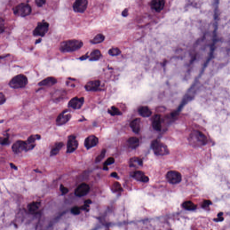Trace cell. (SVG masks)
Listing matches in <instances>:
<instances>
[{"label":"cell","mask_w":230,"mask_h":230,"mask_svg":"<svg viewBox=\"0 0 230 230\" xmlns=\"http://www.w3.org/2000/svg\"><path fill=\"white\" fill-rule=\"evenodd\" d=\"M98 143L99 138L94 135H91L85 138L84 145L87 150H89L97 145Z\"/></svg>","instance_id":"cell-14"},{"label":"cell","mask_w":230,"mask_h":230,"mask_svg":"<svg viewBox=\"0 0 230 230\" xmlns=\"http://www.w3.org/2000/svg\"><path fill=\"white\" fill-rule=\"evenodd\" d=\"M13 13L20 17L28 16L31 12V6L27 3H22L16 5L13 9Z\"/></svg>","instance_id":"cell-5"},{"label":"cell","mask_w":230,"mask_h":230,"mask_svg":"<svg viewBox=\"0 0 230 230\" xmlns=\"http://www.w3.org/2000/svg\"><path fill=\"white\" fill-rule=\"evenodd\" d=\"M34 171H35V172H38V173H42V172L40 171L38 169L34 170Z\"/></svg>","instance_id":"cell-48"},{"label":"cell","mask_w":230,"mask_h":230,"mask_svg":"<svg viewBox=\"0 0 230 230\" xmlns=\"http://www.w3.org/2000/svg\"><path fill=\"white\" fill-rule=\"evenodd\" d=\"M57 82V80L54 77H48L42 80L38 83V85L41 86H51Z\"/></svg>","instance_id":"cell-20"},{"label":"cell","mask_w":230,"mask_h":230,"mask_svg":"<svg viewBox=\"0 0 230 230\" xmlns=\"http://www.w3.org/2000/svg\"><path fill=\"white\" fill-rule=\"evenodd\" d=\"M60 190L62 193V195H64L66 194L69 191L68 188L65 187L63 184H61L60 185Z\"/></svg>","instance_id":"cell-37"},{"label":"cell","mask_w":230,"mask_h":230,"mask_svg":"<svg viewBox=\"0 0 230 230\" xmlns=\"http://www.w3.org/2000/svg\"><path fill=\"white\" fill-rule=\"evenodd\" d=\"M90 187L87 183L82 182L78 185L75 190V195L79 197L84 196L90 192Z\"/></svg>","instance_id":"cell-11"},{"label":"cell","mask_w":230,"mask_h":230,"mask_svg":"<svg viewBox=\"0 0 230 230\" xmlns=\"http://www.w3.org/2000/svg\"><path fill=\"white\" fill-rule=\"evenodd\" d=\"M83 45V43L80 40H68L61 42L59 50L63 53L74 52L81 49Z\"/></svg>","instance_id":"cell-1"},{"label":"cell","mask_w":230,"mask_h":230,"mask_svg":"<svg viewBox=\"0 0 230 230\" xmlns=\"http://www.w3.org/2000/svg\"><path fill=\"white\" fill-rule=\"evenodd\" d=\"M189 141L193 146L199 147L206 144L208 140L206 136L201 131L194 130L190 134Z\"/></svg>","instance_id":"cell-2"},{"label":"cell","mask_w":230,"mask_h":230,"mask_svg":"<svg viewBox=\"0 0 230 230\" xmlns=\"http://www.w3.org/2000/svg\"><path fill=\"white\" fill-rule=\"evenodd\" d=\"M209 203H211V202L209 201H208V200L205 201V202H204L203 204V207H206L208 206V205H209Z\"/></svg>","instance_id":"cell-46"},{"label":"cell","mask_w":230,"mask_h":230,"mask_svg":"<svg viewBox=\"0 0 230 230\" xmlns=\"http://www.w3.org/2000/svg\"><path fill=\"white\" fill-rule=\"evenodd\" d=\"M4 20L2 18L1 19V24H0V31L1 33H2L4 31Z\"/></svg>","instance_id":"cell-41"},{"label":"cell","mask_w":230,"mask_h":230,"mask_svg":"<svg viewBox=\"0 0 230 230\" xmlns=\"http://www.w3.org/2000/svg\"><path fill=\"white\" fill-rule=\"evenodd\" d=\"M84 203H86V204L90 205L92 203V200H91L90 199H86V200H85V201H84Z\"/></svg>","instance_id":"cell-47"},{"label":"cell","mask_w":230,"mask_h":230,"mask_svg":"<svg viewBox=\"0 0 230 230\" xmlns=\"http://www.w3.org/2000/svg\"><path fill=\"white\" fill-rule=\"evenodd\" d=\"M27 149L28 144L27 142L23 140H17L12 146V150L16 154L20 153L23 151L27 152Z\"/></svg>","instance_id":"cell-9"},{"label":"cell","mask_w":230,"mask_h":230,"mask_svg":"<svg viewBox=\"0 0 230 230\" xmlns=\"http://www.w3.org/2000/svg\"><path fill=\"white\" fill-rule=\"evenodd\" d=\"M80 209L81 210H83L86 212H89L90 209V205L86 203H84V205H83L81 206L80 207Z\"/></svg>","instance_id":"cell-39"},{"label":"cell","mask_w":230,"mask_h":230,"mask_svg":"<svg viewBox=\"0 0 230 230\" xmlns=\"http://www.w3.org/2000/svg\"><path fill=\"white\" fill-rule=\"evenodd\" d=\"M36 5L38 7H42L46 2V0H35Z\"/></svg>","instance_id":"cell-38"},{"label":"cell","mask_w":230,"mask_h":230,"mask_svg":"<svg viewBox=\"0 0 230 230\" xmlns=\"http://www.w3.org/2000/svg\"><path fill=\"white\" fill-rule=\"evenodd\" d=\"M152 125L155 130L160 131L161 130V116L159 114H155L152 119Z\"/></svg>","instance_id":"cell-19"},{"label":"cell","mask_w":230,"mask_h":230,"mask_svg":"<svg viewBox=\"0 0 230 230\" xmlns=\"http://www.w3.org/2000/svg\"><path fill=\"white\" fill-rule=\"evenodd\" d=\"M67 111H68V110H65L58 116L56 120L57 125H63L70 120L72 117V115L70 114H66Z\"/></svg>","instance_id":"cell-12"},{"label":"cell","mask_w":230,"mask_h":230,"mask_svg":"<svg viewBox=\"0 0 230 230\" xmlns=\"http://www.w3.org/2000/svg\"><path fill=\"white\" fill-rule=\"evenodd\" d=\"M131 176L132 178H134L137 181H141V182L146 183L148 182L149 181V178L146 175L144 172L142 171H135L131 173Z\"/></svg>","instance_id":"cell-15"},{"label":"cell","mask_w":230,"mask_h":230,"mask_svg":"<svg viewBox=\"0 0 230 230\" xmlns=\"http://www.w3.org/2000/svg\"><path fill=\"white\" fill-rule=\"evenodd\" d=\"M108 53L110 55L117 56L121 53V51L118 48H112L109 50Z\"/></svg>","instance_id":"cell-33"},{"label":"cell","mask_w":230,"mask_h":230,"mask_svg":"<svg viewBox=\"0 0 230 230\" xmlns=\"http://www.w3.org/2000/svg\"><path fill=\"white\" fill-rule=\"evenodd\" d=\"M122 16L124 17H126L128 15V10L127 9H125L122 12Z\"/></svg>","instance_id":"cell-43"},{"label":"cell","mask_w":230,"mask_h":230,"mask_svg":"<svg viewBox=\"0 0 230 230\" xmlns=\"http://www.w3.org/2000/svg\"><path fill=\"white\" fill-rule=\"evenodd\" d=\"M167 180L171 184H175L179 183L181 180V175L179 172L175 170H170L166 174Z\"/></svg>","instance_id":"cell-7"},{"label":"cell","mask_w":230,"mask_h":230,"mask_svg":"<svg viewBox=\"0 0 230 230\" xmlns=\"http://www.w3.org/2000/svg\"><path fill=\"white\" fill-rule=\"evenodd\" d=\"M151 8L157 12L161 11L165 5L164 0H152L150 3Z\"/></svg>","instance_id":"cell-17"},{"label":"cell","mask_w":230,"mask_h":230,"mask_svg":"<svg viewBox=\"0 0 230 230\" xmlns=\"http://www.w3.org/2000/svg\"><path fill=\"white\" fill-rule=\"evenodd\" d=\"M140 122H141V119L139 118H137L133 119L129 124V125L132 128L133 132L136 134H138L140 132Z\"/></svg>","instance_id":"cell-21"},{"label":"cell","mask_w":230,"mask_h":230,"mask_svg":"<svg viewBox=\"0 0 230 230\" xmlns=\"http://www.w3.org/2000/svg\"><path fill=\"white\" fill-rule=\"evenodd\" d=\"M84 102V98L83 97L79 98L75 97L70 100L68 102V106L69 108L73 109H79L81 108Z\"/></svg>","instance_id":"cell-13"},{"label":"cell","mask_w":230,"mask_h":230,"mask_svg":"<svg viewBox=\"0 0 230 230\" xmlns=\"http://www.w3.org/2000/svg\"><path fill=\"white\" fill-rule=\"evenodd\" d=\"M10 165L11 169H13V170H18V167L14 164L12 163H10Z\"/></svg>","instance_id":"cell-45"},{"label":"cell","mask_w":230,"mask_h":230,"mask_svg":"<svg viewBox=\"0 0 230 230\" xmlns=\"http://www.w3.org/2000/svg\"><path fill=\"white\" fill-rule=\"evenodd\" d=\"M88 5V0H75L72 5L73 10L75 12L83 13L86 10Z\"/></svg>","instance_id":"cell-10"},{"label":"cell","mask_w":230,"mask_h":230,"mask_svg":"<svg viewBox=\"0 0 230 230\" xmlns=\"http://www.w3.org/2000/svg\"><path fill=\"white\" fill-rule=\"evenodd\" d=\"M108 112L112 116H119L122 114V112L119 111V110L115 106H112L111 108L109 109Z\"/></svg>","instance_id":"cell-31"},{"label":"cell","mask_w":230,"mask_h":230,"mask_svg":"<svg viewBox=\"0 0 230 230\" xmlns=\"http://www.w3.org/2000/svg\"><path fill=\"white\" fill-rule=\"evenodd\" d=\"M10 143V141L9 139V136L7 135L5 137H1V144L2 145H7Z\"/></svg>","instance_id":"cell-35"},{"label":"cell","mask_w":230,"mask_h":230,"mask_svg":"<svg viewBox=\"0 0 230 230\" xmlns=\"http://www.w3.org/2000/svg\"><path fill=\"white\" fill-rule=\"evenodd\" d=\"M127 144L132 149H136L139 146V139L136 137H129L127 140Z\"/></svg>","instance_id":"cell-25"},{"label":"cell","mask_w":230,"mask_h":230,"mask_svg":"<svg viewBox=\"0 0 230 230\" xmlns=\"http://www.w3.org/2000/svg\"><path fill=\"white\" fill-rule=\"evenodd\" d=\"M105 39V36L102 34H98L93 39L90 40V42L92 44H96L101 43Z\"/></svg>","instance_id":"cell-30"},{"label":"cell","mask_w":230,"mask_h":230,"mask_svg":"<svg viewBox=\"0 0 230 230\" xmlns=\"http://www.w3.org/2000/svg\"><path fill=\"white\" fill-rule=\"evenodd\" d=\"M88 58H89V56L88 55V53H87V54H85V55H83L81 56V57L79 58V59L81 60H85V59Z\"/></svg>","instance_id":"cell-42"},{"label":"cell","mask_w":230,"mask_h":230,"mask_svg":"<svg viewBox=\"0 0 230 230\" xmlns=\"http://www.w3.org/2000/svg\"><path fill=\"white\" fill-rule=\"evenodd\" d=\"M111 190L115 193L120 194L123 191V188L121 185L118 181H115L111 186Z\"/></svg>","instance_id":"cell-29"},{"label":"cell","mask_w":230,"mask_h":230,"mask_svg":"<svg viewBox=\"0 0 230 230\" xmlns=\"http://www.w3.org/2000/svg\"><path fill=\"white\" fill-rule=\"evenodd\" d=\"M115 162V159L113 157H111L108 158L103 164V170H108V165H111Z\"/></svg>","instance_id":"cell-32"},{"label":"cell","mask_w":230,"mask_h":230,"mask_svg":"<svg viewBox=\"0 0 230 230\" xmlns=\"http://www.w3.org/2000/svg\"><path fill=\"white\" fill-rule=\"evenodd\" d=\"M41 138V136L39 134L31 135L28 137L27 139V144H28V151L32 150L36 146V140H40Z\"/></svg>","instance_id":"cell-18"},{"label":"cell","mask_w":230,"mask_h":230,"mask_svg":"<svg viewBox=\"0 0 230 230\" xmlns=\"http://www.w3.org/2000/svg\"><path fill=\"white\" fill-rule=\"evenodd\" d=\"M101 55V53L99 49H94L90 54V55L89 56V59L90 61H97L100 59Z\"/></svg>","instance_id":"cell-27"},{"label":"cell","mask_w":230,"mask_h":230,"mask_svg":"<svg viewBox=\"0 0 230 230\" xmlns=\"http://www.w3.org/2000/svg\"><path fill=\"white\" fill-rule=\"evenodd\" d=\"M139 115L143 117H148L152 115V111L147 106H141L138 108Z\"/></svg>","instance_id":"cell-23"},{"label":"cell","mask_w":230,"mask_h":230,"mask_svg":"<svg viewBox=\"0 0 230 230\" xmlns=\"http://www.w3.org/2000/svg\"><path fill=\"white\" fill-rule=\"evenodd\" d=\"M41 205L40 201H32L28 205V208L30 212H35L39 209Z\"/></svg>","instance_id":"cell-26"},{"label":"cell","mask_w":230,"mask_h":230,"mask_svg":"<svg viewBox=\"0 0 230 230\" xmlns=\"http://www.w3.org/2000/svg\"><path fill=\"white\" fill-rule=\"evenodd\" d=\"M64 143L63 142H57L52 146L50 152V156H54L57 155L60 152L62 147L63 146Z\"/></svg>","instance_id":"cell-22"},{"label":"cell","mask_w":230,"mask_h":230,"mask_svg":"<svg viewBox=\"0 0 230 230\" xmlns=\"http://www.w3.org/2000/svg\"><path fill=\"white\" fill-rule=\"evenodd\" d=\"M181 206L184 209L187 210H193L197 208L196 205L191 201H186L183 202Z\"/></svg>","instance_id":"cell-28"},{"label":"cell","mask_w":230,"mask_h":230,"mask_svg":"<svg viewBox=\"0 0 230 230\" xmlns=\"http://www.w3.org/2000/svg\"><path fill=\"white\" fill-rule=\"evenodd\" d=\"M81 210L80 207L74 206L71 209V212L72 214L74 215H77L81 213Z\"/></svg>","instance_id":"cell-36"},{"label":"cell","mask_w":230,"mask_h":230,"mask_svg":"<svg viewBox=\"0 0 230 230\" xmlns=\"http://www.w3.org/2000/svg\"><path fill=\"white\" fill-rule=\"evenodd\" d=\"M111 176L116 178H119V176H118L117 173L116 172H112V173L111 174Z\"/></svg>","instance_id":"cell-44"},{"label":"cell","mask_w":230,"mask_h":230,"mask_svg":"<svg viewBox=\"0 0 230 230\" xmlns=\"http://www.w3.org/2000/svg\"><path fill=\"white\" fill-rule=\"evenodd\" d=\"M41 39H38L36 41V44H38V43H40V42H41Z\"/></svg>","instance_id":"cell-49"},{"label":"cell","mask_w":230,"mask_h":230,"mask_svg":"<svg viewBox=\"0 0 230 230\" xmlns=\"http://www.w3.org/2000/svg\"><path fill=\"white\" fill-rule=\"evenodd\" d=\"M129 165L130 167H137L143 166V160L140 157L137 156L132 157L129 160Z\"/></svg>","instance_id":"cell-24"},{"label":"cell","mask_w":230,"mask_h":230,"mask_svg":"<svg viewBox=\"0 0 230 230\" xmlns=\"http://www.w3.org/2000/svg\"><path fill=\"white\" fill-rule=\"evenodd\" d=\"M5 101H6V98H5V96L1 92L0 93V104L1 105L4 103Z\"/></svg>","instance_id":"cell-40"},{"label":"cell","mask_w":230,"mask_h":230,"mask_svg":"<svg viewBox=\"0 0 230 230\" xmlns=\"http://www.w3.org/2000/svg\"><path fill=\"white\" fill-rule=\"evenodd\" d=\"M106 150L105 149H103L102 150L101 152L96 157V159H95V163L100 162L101 161H102V159L104 158L105 156V154H106Z\"/></svg>","instance_id":"cell-34"},{"label":"cell","mask_w":230,"mask_h":230,"mask_svg":"<svg viewBox=\"0 0 230 230\" xmlns=\"http://www.w3.org/2000/svg\"><path fill=\"white\" fill-rule=\"evenodd\" d=\"M28 83L27 77L24 75L20 74L12 78L9 82V85L13 89H19L24 88Z\"/></svg>","instance_id":"cell-4"},{"label":"cell","mask_w":230,"mask_h":230,"mask_svg":"<svg viewBox=\"0 0 230 230\" xmlns=\"http://www.w3.org/2000/svg\"><path fill=\"white\" fill-rule=\"evenodd\" d=\"M49 26V23L45 21H42L41 22H39L33 30V35L34 36L44 37L48 31Z\"/></svg>","instance_id":"cell-6"},{"label":"cell","mask_w":230,"mask_h":230,"mask_svg":"<svg viewBox=\"0 0 230 230\" xmlns=\"http://www.w3.org/2000/svg\"><path fill=\"white\" fill-rule=\"evenodd\" d=\"M78 141L76 139V136L74 135H71L68 137L67 144H66V153H71L73 152L77 149L78 146Z\"/></svg>","instance_id":"cell-8"},{"label":"cell","mask_w":230,"mask_h":230,"mask_svg":"<svg viewBox=\"0 0 230 230\" xmlns=\"http://www.w3.org/2000/svg\"><path fill=\"white\" fill-rule=\"evenodd\" d=\"M99 80L89 81L85 85V89L88 91H96L98 90L100 86Z\"/></svg>","instance_id":"cell-16"},{"label":"cell","mask_w":230,"mask_h":230,"mask_svg":"<svg viewBox=\"0 0 230 230\" xmlns=\"http://www.w3.org/2000/svg\"><path fill=\"white\" fill-rule=\"evenodd\" d=\"M151 147L154 153L157 155H167L170 153V150L165 144L161 140L155 139L151 144Z\"/></svg>","instance_id":"cell-3"}]
</instances>
